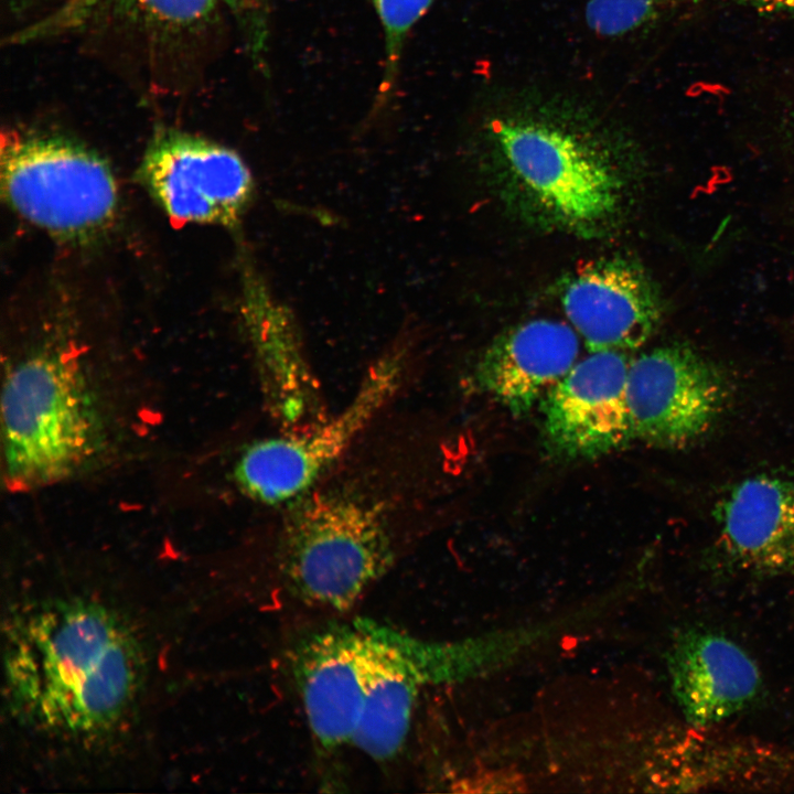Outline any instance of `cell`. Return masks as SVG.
I'll list each match as a JSON object with an SVG mask.
<instances>
[{"instance_id": "277c9868", "label": "cell", "mask_w": 794, "mask_h": 794, "mask_svg": "<svg viewBox=\"0 0 794 794\" xmlns=\"http://www.w3.org/2000/svg\"><path fill=\"white\" fill-rule=\"evenodd\" d=\"M1 191L19 216L65 240L97 236L118 207L107 161L79 141L54 133L2 132Z\"/></svg>"}, {"instance_id": "7a4b0ae2", "label": "cell", "mask_w": 794, "mask_h": 794, "mask_svg": "<svg viewBox=\"0 0 794 794\" xmlns=\"http://www.w3.org/2000/svg\"><path fill=\"white\" fill-rule=\"evenodd\" d=\"M291 503L278 545L285 590L310 608L348 610L393 562L383 508L339 490H311Z\"/></svg>"}, {"instance_id": "8fae6325", "label": "cell", "mask_w": 794, "mask_h": 794, "mask_svg": "<svg viewBox=\"0 0 794 794\" xmlns=\"http://www.w3.org/2000/svg\"><path fill=\"white\" fill-rule=\"evenodd\" d=\"M369 641L364 618L335 622L303 636L291 672L318 749L351 745L365 699Z\"/></svg>"}, {"instance_id": "30bf717a", "label": "cell", "mask_w": 794, "mask_h": 794, "mask_svg": "<svg viewBox=\"0 0 794 794\" xmlns=\"http://www.w3.org/2000/svg\"><path fill=\"white\" fill-rule=\"evenodd\" d=\"M543 400L547 448L565 460L597 459L634 440L626 398L630 360L590 352Z\"/></svg>"}, {"instance_id": "3957f363", "label": "cell", "mask_w": 794, "mask_h": 794, "mask_svg": "<svg viewBox=\"0 0 794 794\" xmlns=\"http://www.w3.org/2000/svg\"><path fill=\"white\" fill-rule=\"evenodd\" d=\"M100 420L85 375L69 354L47 348L11 368L2 391L7 484L26 491L60 481L95 452Z\"/></svg>"}, {"instance_id": "e0dca14e", "label": "cell", "mask_w": 794, "mask_h": 794, "mask_svg": "<svg viewBox=\"0 0 794 794\" xmlns=\"http://www.w3.org/2000/svg\"><path fill=\"white\" fill-rule=\"evenodd\" d=\"M218 0H67L51 15L19 32L18 42L78 31L94 24H124L159 41L202 31Z\"/></svg>"}, {"instance_id": "ffe728a7", "label": "cell", "mask_w": 794, "mask_h": 794, "mask_svg": "<svg viewBox=\"0 0 794 794\" xmlns=\"http://www.w3.org/2000/svg\"><path fill=\"white\" fill-rule=\"evenodd\" d=\"M236 17L251 54L265 52L270 0H222Z\"/></svg>"}, {"instance_id": "5b68a950", "label": "cell", "mask_w": 794, "mask_h": 794, "mask_svg": "<svg viewBox=\"0 0 794 794\" xmlns=\"http://www.w3.org/2000/svg\"><path fill=\"white\" fill-rule=\"evenodd\" d=\"M489 130L514 175L558 221L591 227L615 212L616 173L573 130L535 115L496 117Z\"/></svg>"}, {"instance_id": "7c38bea8", "label": "cell", "mask_w": 794, "mask_h": 794, "mask_svg": "<svg viewBox=\"0 0 794 794\" xmlns=\"http://www.w3.org/2000/svg\"><path fill=\"white\" fill-rule=\"evenodd\" d=\"M566 316L590 352L643 345L662 318L659 294L644 271L620 259L592 261L566 283Z\"/></svg>"}, {"instance_id": "4fadbf2b", "label": "cell", "mask_w": 794, "mask_h": 794, "mask_svg": "<svg viewBox=\"0 0 794 794\" xmlns=\"http://www.w3.org/2000/svg\"><path fill=\"white\" fill-rule=\"evenodd\" d=\"M245 273L243 314L266 406L286 432L305 430L326 416L300 333L289 311L255 275Z\"/></svg>"}, {"instance_id": "ac0fdd59", "label": "cell", "mask_w": 794, "mask_h": 794, "mask_svg": "<svg viewBox=\"0 0 794 794\" xmlns=\"http://www.w3.org/2000/svg\"><path fill=\"white\" fill-rule=\"evenodd\" d=\"M385 34V72L379 86L378 103L387 99L394 88L405 40L412 26L434 0H371Z\"/></svg>"}, {"instance_id": "44dd1931", "label": "cell", "mask_w": 794, "mask_h": 794, "mask_svg": "<svg viewBox=\"0 0 794 794\" xmlns=\"http://www.w3.org/2000/svg\"><path fill=\"white\" fill-rule=\"evenodd\" d=\"M764 13H794V0H741Z\"/></svg>"}, {"instance_id": "9a60e30c", "label": "cell", "mask_w": 794, "mask_h": 794, "mask_svg": "<svg viewBox=\"0 0 794 794\" xmlns=\"http://www.w3.org/2000/svg\"><path fill=\"white\" fill-rule=\"evenodd\" d=\"M673 687L691 723L705 727L747 707L761 686L760 670L730 639L709 631H689L670 656Z\"/></svg>"}, {"instance_id": "52a82bcc", "label": "cell", "mask_w": 794, "mask_h": 794, "mask_svg": "<svg viewBox=\"0 0 794 794\" xmlns=\"http://www.w3.org/2000/svg\"><path fill=\"white\" fill-rule=\"evenodd\" d=\"M626 398L634 440L679 448L710 429L729 386L723 373L693 347L670 344L630 362Z\"/></svg>"}, {"instance_id": "ba28073f", "label": "cell", "mask_w": 794, "mask_h": 794, "mask_svg": "<svg viewBox=\"0 0 794 794\" xmlns=\"http://www.w3.org/2000/svg\"><path fill=\"white\" fill-rule=\"evenodd\" d=\"M139 179L159 207L184 224L233 226L254 194L251 173L236 151L179 130L151 139Z\"/></svg>"}, {"instance_id": "d6986e66", "label": "cell", "mask_w": 794, "mask_h": 794, "mask_svg": "<svg viewBox=\"0 0 794 794\" xmlns=\"http://www.w3.org/2000/svg\"><path fill=\"white\" fill-rule=\"evenodd\" d=\"M659 6L661 0H588L584 18L596 34L620 36L650 22Z\"/></svg>"}, {"instance_id": "2e32d148", "label": "cell", "mask_w": 794, "mask_h": 794, "mask_svg": "<svg viewBox=\"0 0 794 794\" xmlns=\"http://www.w3.org/2000/svg\"><path fill=\"white\" fill-rule=\"evenodd\" d=\"M715 517L726 554L749 569L794 566V481L760 474L730 489Z\"/></svg>"}, {"instance_id": "5bb4252c", "label": "cell", "mask_w": 794, "mask_h": 794, "mask_svg": "<svg viewBox=\"0 0 794 794\" xmlns=\"http://www.w3.org/2000/svg\"><path fill=\"white\" fill-rule=\"evenodd\" d=\"M579 337L568 324L536 319L500 335L475 368V383L514 416L528 414L578 362Z\"/></svg>"}, {"instance_id": "7402d4cb", "label": "cell", "mask_w": 794, "mask_h": 794, "mask_svg": "<svg viewBox=\"0 0 794 794\" xmlns=\"http://www.w3.org/2000/svg\"><path fill=\"white\" fill-rule=\"evenodd\" d=\"M792 130H793V135H794V115H793V118H792Z\"/></svg>"}, {"instance_id": "8992f818", "label": "cell", "mask_w": 794, "mask_h": 794, "mask_svg": "<svg viewBox=\"0 0 794 794\" xmlns=\"http://www.w3.org/2000/svg\"><path fill=\"white\" fill-rule=\"evenodd\" d=\"M405 353L382 356L365 374L353 398L336 415L309 429L251 443L234 475L242 491L264 504L293 502L313 490L399 389Z\"/></svg>"}, {"instance_id": "9c48e42d", "label": "cell", "mask_w": 794, "mask_h": 794, "mask_svg": "<svg viewBox=\"0 0 794 794\" xmlns=\"http://www.w3.org/2000/svg\"><path fill=\"white\" fill-rule=\"evenodd\" d=\"M369 659L363 712L352 744L373 760L394 759L409 733L423 688L461 673L462 653L365 618Z\"/></svg>"}, {"instance_id": "6da1fadb", "label": "cell", "mask_w": 794, "mask_h": 794, "mask_svg": "<svg viewBox=\"0 0 794 794\" xmlns=\"http://www.w3.org/2000/svg\"><path fill=\"white\" fill-rule=\"evenodd\" d=\"M6 679L15 713L76 734L97 732L124 715L141 661L129 630L95 602L62 600L15 616L8 626Z\"/></svg>"}]
</instances>
